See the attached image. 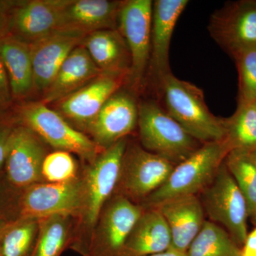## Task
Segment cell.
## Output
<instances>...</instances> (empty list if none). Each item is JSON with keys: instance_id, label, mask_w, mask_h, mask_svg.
Returning a JSON list of instances; mask_svg holds the SVG:
<instances>
[{"instance_id": "1", "label": "cell", "mask_w": 256, "mask_h": 256, "mask_svg": "<svg viewBox=\"0 0 256 256\" xmlns=\"http://www.w3.org/2000/svg\"><path fill=\"white\" fill-rule=\"evenodd\" d=\"M128 141V138H124L102 151L82 171V204L74 218L73 236L69 246L80 256L88 255L96 224L102 208L114 194Z\"/></svg>"}, {"instance_id": "2", "label": "cell", "mask_w": 256, "mask_h": 256, "mask_svg": "<svg viewBox=\"0 0 256 256\" xmlns=\"http://www.w3.org/2000/svg\"><path fill=\"white\" fill-rule=\"evenodd\" d=\"M158 92L164 100L166 112L196 140L204 144L226 139L225 118L210 112L200 88L170 73Z\"/></svg>"}, {"instance_id": "3", "label": "cell", "mask_w": 256, "mask_h": 256, "mask_svg": "<svg viewBox=\"0 0 256 256\" xmlns=\"http://www.w3.org/2000/svg\"><path fill=\"white\" fill-rule=\"evenodd\" d=\"M230 152L225 140L204 143L188 159L176 165L164 184L140 205L144 210L156 208L173 198L200 194L213 180Z\"/></svg>"}, {"instance_id": "4", "label": "cell", "mask_w": 256, "mask_h": 256, "mask_svg": "<svg viewBox=\"0 0 256 256\" xmlns=\"http://www.w3.org/2000/svg\"><path fill=\"white\" fill-rule=\"evenodd\" d=\"M140 144L176 166L202 146L156 100L138 104Z\"/></svg>"}, {"instance_id": "5", "label": "cell", "mask_w": 256, "mask_h": 256, "mask_svg": "<svg viewBox=\"0 0 256 256\" xmlns=\"http://www.w3.org/2000/svg\"><path fill=\"white\" fill-rule=\"evenodd\" d=\"M13 112L18 124L31 129L56 150L74 153L87 164L104 151L92 138L74 128L62 114L43 102H23L14 106Z\"/></svg>"}, {"instance_id": "6", "label": "cell", "mask_w": 256, "mask_h": 256, "mask_svg": "<svg viewBox=\"0 0 256 256\" xmlns=\"http://www.w3.org/2000/svg\"><path fill=\"white\" fill-rule=\"evenodd\" d=\"M198 196L208 220L225 228L242 248L248 234L247 203L224 161Z\"/></svg>"}, {"instance_id": "7", "label": "cell", "mask_w": 256, "mask_h": 256, "mask_svg": "<svg viewBox=\"0 0 256 256\" xmlns=\"http://www.w3.org/2000/svg\"><path fill=\"white\" fill-rule=\"evenodd\" d=\"M175 165L128 140L114 194L141 203L164 184Z\"/></svg>"}, {"instance_id": "8", "label": "cell", "mask_w": 256, "mask_h": 256, "mask_svg": "<svg viewBox=\"0 0 256 256\" xmlns=\"http://www.w3.org/2000/svg\"><path fill=\"white\" fill-rule=\"evenodd\" d=\"M143 210L140 205L114 194L96 224L88 256H124L128 236Z\"/></svg>"}, {"instance_id": "9", "label": "cell", "mask_w": 256, "mask_h": 256, "mask_svg": "<svg viewBox=\"0 0 256 256\" xmlns=\"http://www.w3.org/2000/svg\"><path fill=\"white\" fill-rule=\"evenodd\" d=\"M84 182L82 172L78 178L60 183L35 184L20 193L18 216L42 218L54 215L75 218L82 204Z\"/></svg>"}, {"instance_id": "10", "label": "cell", "mask_w": 256, "mask_h": 256, "mask_svg": "<svg viewBox=\"0 0 256 256\" xmlns=\"http://www.w3.org/2000/svg\"><path fill=\"white\" fill-rule=\"evenodd\" d=\"M152 0L122 1L120 10L118 30L130 52V73L128 82L134 88L142 85L150 56Z\"/></svg>"}, {"instance_id": "11", "label": "cell", "mask_w": 256, "mask_h": 256, "mask_svg": "<svg viewBox=\"0 0 256 256\" xmlns=\"http://www.w3.org/2000/svg\"><path fill=\"white\" fill-rule=\"evenodd\" d=\"M30 128L18 124L12 133L5 158L4 174L12 188L22 192L35 184L44 182L42 166L46 146Z\"/></svg>"}, {"instance_id": "12", "label": "cell", "mask_w": 256, "mask_h": 256, "mask_svg": "<svg viewBox=\"0 0 256 256\" xmlns=\"http://www.w3.org/2000/svg\"><path fill=\"white\" fill-rule=\"evenodd\" d=\"M208 30L230 56L256 46V0L226 3L210 15Z\"/></svg>"}, {"instance_id": "13", "label": "cell", "mask_w": 256, "mask_h": 256, "mask_svg": "<svg viewBox=\"0 0 256 256\" xmlns=\"http://www.w3.org/2000/svg\"><path fill=\"white\" fill-rule=\"evenodd\" d=\"M88 34L76 28H62L30 45L34 69V92L44 94L60 66Z\"/></svg>"}, {"instance_id": "14", "label": "cell", "mask_w": 256, "mask_h": 256, "mask_svg": "<svg viewBox=\"0 0 256 256\" xmlns=\"http://www.w3.org/2000/svg\"><path fill=\"white\" fill-rule=\"evenodd\" d=\"M138 122L137 101L130 92L118 90L106 101L86 132L96 146L105 150L128 138Z\"/></svg>"}, {"instance_id": "15", "label": "cell", "mask_w": 256, "mask_h": 256, "mask_svg": "<svg viewBox=\"0 0 256 256\" xmlns=\"http://www.w3.org/2000/svg\"><path fill=\"white\" fill-rule=\"evenodd\" d=\"M188 4V0L153 2L148 68L156 92L164 77L172 73L169 58L172 37L178 18Z\"/></svg>"}, {"instance_id": "16", "label": "cell", "mask_w": 256, "mask_h": 256, "mask_svg": "<svg viewBox=\"0 0 256 256\" xmlns=\"http://www.w3.org/2000/svg\"><path fill=\"white\" fill-rule=\"evenodd\" d=\"M126 80L122 77L102 74L58 102V112L72 122V126L73 124L76 126L79 131L87 132L106 101L120 90Z\"/></svg>"}, {"instance_id": "17", "label": "cell", "mask_w": 256, "mask_h": 256, "mask_svg": "<svg viewBox=\"0 0 256 256\" xmlns=\"http://www.w3.org/2000/svg\"><path fill=\"white\" fill-rule=\"evenodd\" d=\"M70 0H20L12 20L11 35L31 44L63 28Z\"/></svg>"}, {"instance_id": "18", "label": "cell", "mask_w": 256, "mask_h": 256, "mask_svg": "<svg viewBox=\"0 0 256 256\" xmlns=\"http://www.w3.org/2000/svg\"><path fill=\"white\" fill-rule=\"evenodd\" d=\"M158 208L169 226L170 248L186 252L206 222V214L198 195L178 197L162 204Z\"/></svg>"}, {"instance_id": "19", "label": "cell", "mask_w": 256, "mask_h": 256, "mask_svg": "<svg viewBox=\"0 0 256 256\" xmlns=\"http://www.w3.org/2000/svg\"><path fill=\"white\" fill-rule=\"evenodd\" d=\"M82 45L101 73L128 80L132 65L130 52L118 30L92 32L86 36Z\"/></svg>"}, {"instance_id": "20", "label": "cell", "mask_w": 256, "mask_h": 256, "mask_svg": "<svg viewBox=\"0 0 256 256\" xmlns=\"http://www.w3.org/2000/svg\"><path fill=\"white\" fill-rule=\"evenodd\" d=\"M85 47L75 48L60 66L52 84L44 92L45 105L60 102L102 75Z\"/></svg>"}, {"instance_id": "21", "label": "cell", "mask_w": 256, "mask_h": 256, "mask_svg": "<svg viewBox=\"0 0 256 256\" xmlns=\"http://www.w3.org/2000/svg\"><path fill=\"white\" fill-rule=\"evenodd\" d=\"M168 224L158 208L144 210L128 236L124 256H146L171 248Z\"/></svg>"}, {"instance_id": "22", "label": "cell", "mask_w": 256, "mask_h": 256, "mask_svg": "<svg viewBox=\"0 0 256 256\" xmlns=\"http://www.w3.org/2000/svg\"><path fill=\"white\" fill-rule=\"evenodd\" d=\"M122 2L70 0L64 12L63 28H76L87 34L118 30Z\"/></svg>"}, {"instance_id": "23", "label": "cell", "mask_w": 256, "mask_h": 256, "mask_svg": "<svg viewBox=\"0 0 256 256\" xmlns=\"http://www.w3.org/2000/svg\"><path fill=\"white\" fill-rule=\"evenodd\" d=\"M0 56L9 78L13 100L21 102L34 92L30 45L10 35L0 41Z\"/></svg>"}, {"instance_id": "24", "label": "cell", "mask_w": 256, "mask_h": 256, "mask_svg": "<svg viewBox=\"0 0 256 256\" xmlns=\"http://www.w3.org/2000/svg\"><path fill=\"white\" fill-rule=\"evenodd\" d=\"M38 220V237L32 256H60L72 242L73 217L54 215Z\"/></svg>"}, {"instance_id": "25", "label": "cell", "mask_w": 256, "mask_h": 256, "mask_svg": "<svg viewBox=\"0 0 256 256\" xmlns=\"http://www.w3.org/2000/svg\"><path fill=\"white\" fill-rule=\"evenodd\" d=\"M40 220L20 217L6 224L0 238V256H32Z\"/></svg>"}, {"instance_id": "26", "label": "cell", "mask_w": 256, "mask_h": 256, "mask_svg": "<svg viewBox=\"0 0 256 256\" xmlns=\"http://www.w3.org/2000/svg\"><path fill=\"white\" fill-rule=\"evenodd\" d=\"M188 256H240V247L225 228L206 220L186 252Z\"/></svg>"}, {"instance_id": "27", "label": "cell", "mask_w": 256, "mask_h": 256, "mask_svg": "<svg viewBox=\"0 0 256 256\" xmlns=\"http://www.w3.org/2000/svg\"><path fill=\"white\" fill-rule=\"evenodd\" d=\"M225 140L230 151H250L256 148V107L254 102L238 104L236 110L225 118Z\"/></svg>"}, {"instance_id": "28", "label": "cell", "mask_w": 256, "mask_h": 256, "mask_svg": "<svg viewBox=\"0 0 256 256\" xmlns=\"http://www.w3.org/2000/svg\"><path fill=\"white\" fill-rule=\"evenodd\" d=\"M224 163L233 176L248 210V218L256 225V168L246 151L234 150L227 154Z\"/></svg>"}, {"instance_id": "29", "label": "cell", "mask_w": 256, "mask_h": 256, "mask_svg": "<svg viewBox=\"0 0 256 256\" xmlns=\"http://www.w3.org/2000/svg\"><path fill=\"white\" fill-rule=\"evenodd\" d=\"M238 75V104H250L256 98V46L232 56Z\"/></svg>"}, {"instance_id": "30", "label": "cell", "mask_w": 256, "mask_h": 256, "mask_svg": "<svg viewBox=\"0 0 256 256\" xmlns=\"http://www.w3.org/2000/svg\"><path fill=\"white\" fill-rule=\"evenodd\" d=\"M76 160L68 152L56 150L48 153L42 166L44 182L60 183L70 181L80 174Z\"/></svg>"}, {"instance_id": "31", "label": "cell", "mask_w": 256, "mask_h": 256, "mask_svg": "<svg viewBox=\"0 0 256 256\" xmlns=\"http://www.w3.org/2000/svg\"><path fill=\"white\" fill-rule=\"evenodd\" d=\"M21 192L8 182L4 174H0V224L18 218V202Z\"/></svg>"}, {"instance_id": "32", "label": "cell", "mask_w": 256, "mask_h": 256, "mask_svg": "<svg viewBox=\"0 0 256 256\" xmlns=\"http://www.w3.org/2000/svg\"><path fill=\"white\" fill-rule=\"evenodd\" d=\"M13 108L0 112V174H4L5 158L12 133L18 124Z\"/></svg>"}, {"instance_id": "33", "label": "cell", "mask_w": 256, "mask_h": 256, "mask_svg": "<svg viewBox=\"0 0 256 256\" xmlns=\"http://www.w3.org/2000/svg\"><path fill=\"white\" fill-rule=\"evenodd\" d=\"M20 0H0V41L11 35L12 20Z\"/></svg>"}, {"instance_id": "34", "label": "cell", "mask_w": 256, "mask_h": 256, "mask_svg": "<svg viewBox=\"0 0 256 256\" xmlns=\"http://www.w3.org/2000/svg\"><path fill=\"white\" fill-rule=\"evenodd\" d=\"M14 104L9 78L0 56V112L12 110Z\"/></svg>"}, {"instance_id": "35", "label": "cell", "mask_w": 256, "mask_h": 256, "mask_svg": "<svg viewBox=\"0 0 256 256\" xmlns=\"http://www.w3.org/2000/svg\"><path fill=\"white\" fill-rule=\"evenodd\" d=\"M240 256H256V226L248 234L244 245L240 248Z\"/></svg>"}, {"instance_id": "36", "label": "cell", "mask_w": 256, "mask_h": 256, "mask_svg": "<svg viewBox=\"0 0 256 256\" xmlns=\"http://www.w3.org/2000/svg\"><path fill=\"white\" fill-rule=\"evenodd\" d=\"M146 256H188L186 252H180L174 249L170 248L165 252H158V254H152V255Z\"/></svg>"}, {"instance_id": "37", "label": "cell", "mask_w": 256, "mask_h": 256, "mask_svg": "<svg viewBox=\"0 0 256 256\" xmlns=\"http://www.w3.org/2000/svg\"><path fill=\"white\" fill-rule=\"evenodd\" d=\"M248 154L249 158L252 160V162L255 165L256 168V148L252 150L247 152Z\"/></svg>"}, {"instance_id": "38", "label": "cell", "mask_w": 256, "mask_h": 256, "mask_svg": "<svg viewBox=\"0 0 256 256\" xmlns=\"http://www.w3.org/2000/svg\"><path fill=\"white\" fill-rule=\"evenodd\" d=\"M8 223H9V222H8V223L0 224V238H1V236L2 234L3 230H4L5 227H6V224Z\"/></svg>"}, {"instance_id": "39", "label": "cell", "mask_w": 256, "mask_h": 256, "mask_svg": "<svg viewBox=\"0 0 256 256\" xmlns=\"http://www.w3.org/2000/svg\"><path fill=\"white\" fill-rule=\"evenodd\" d=\"M254 105H255V106L256 107V98L255 99V100L254 101Z\"/></svg>"}]
</instances>
